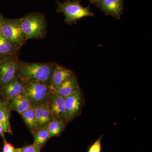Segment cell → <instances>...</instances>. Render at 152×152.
I'll return each instance as SVG.
<instances>
[{"mask_svg":"<svg viewBox=\"0 0 152 152\" xmlns=\"http://www.w3.org/2000/svg\"><path fill=\"white\" fill-rule=\"evenodd\" d=\"M0 100H1V98H0Z\"/></svg>","mask_w":152,"mask_h":152,"instance_id":"obj_26","label":"cell"},{"mask_svg":"<svg viewBox=\"0 0 152 152\" xmlns=\"http://www.w3.org/2000/svg\"><path fill=\"white\" fill-rule=\"evenodd\" d=\"M4 18L2 16V15L0 14V25H1V24L3 23V21H4Z\"/></svg>","mask_w":152,"mask_h":152,"instance_id":"obj_25","label":"cell"},{"mask_svg":"<svg viewBox=\"0 0 152 152\" xmlns=\"http://www.w3.org/2000/svg\"><path fill=\"white\" fill-rule=\"evenodd\" d=\"M11 111L8 104L0 100V123L5 128L7 133L12 134V132L10 123Z\"/></svg>","mask_w":152,"mask_h":152,"instance_id":"obj_16","label":"cell"},{"mask_svg":"<svg viewBox=\"0 0 152 152\" xmlns=\"http://www.w3.org/2000/svg\"><path fill=\"white\" fill-rule=\"evenodd\" d=\"M49 102L33 106L37 129L46 126L53 119L49 108Z\"/></svg>","mask_w":152,"mask_h":152,"instance_id":"obj_10","label":"cell"},{"mask_svg":"<svg viewBox=\"0 0 152 152\" xmlns=\"http://www.w3.org/2000/svg\"><path fill=\"white\" fill-rule=\"evenodd\" d=\"M65 98L53 94L49 102V108L53 119L62 121L66 124L69 123L64 106Z\"/></svg>","mask_w":152,"mask_h":152,"instance_id":"obj_8","label":"cell"},{"mask_svg":"<svg viewBox=\"0 0 152 152\" xmlns=\"http://www.w3.org/2000/svg\"><path fill=\"white\" fill-rule=\"evenodd\" d=\"M18 64L17 55L0 60L1 89L17 77Z\"/></svg>","mask_w":152,"mask_h":152,"instance_id":"obj_6","label":"cell"},{"mask_svg":"<svg viewBox=\"0 0 152 152\" xmlns=\"http://www.w3.org/2000/svg\"><path fill=\"white\" fill-rule=\"evenodd\" d=\"M7 104L11 110L15 111L19 114L21 113L32 107L28 98L23 94L12 98Z\"/></svg>","mask_w":152,"mask_h":152,"instance_id":"obj_14","label":"cell"},{"mask_svg":"<svg viewBox=\"0 0 152 152\" xmlns=\"http://www.w3.org/2000/svg\"><path fill=\"white\" fill-rule=\"evenodd\" d=\"M56 64L19 61L17 77L23 81H37L50 85Z\"/></svg>","mask_w":152,"mask_h":152,"instance_id":"obj_1","label":"cell"},{"mask_svg":"<svg viewBox=\"0 0 152 152\" xmlns=\"http://www.w3.org/2000/svg\"><path fill=\"white\" fill-rule=\"evenodd\" d=\"M31 133L34 138V143L40 147L41 148L50 138L47 126L37 129Z\"/></svg>","mask_w":152,"mask_h":152,"instance_id":"obj_17","label":"cell"},{"mask_svg":"<svg viewBox=\"0 0 152 152\" xmlns=\"http://www.w3.org/2000/svg\"><path fill=\"white\" fill-rule=\"evenodd\" d=\"M66 124L62 121L53 119L47 126L50 138L58 137L64 132Z\"/></svg>","mask_w":152,"mask_h":152,"instance_id":"obj_18","label":"cell"},{"mask_svg":"<svg viewBox=\"0 0 152 152\" xmlns=\"http://www.w3.org/2000/svg\"><path fill=\"white\" fill-rule=\"evenodd\" d=\"M42 148L34 143L20 148H16V152H42Z\"/></svg>","mask_w":152,"mask_h":152,"instance_id":"obj_20","label":"cell"},{"mask_svg":"<svg viewBox=\"0 0 152 152\" xmlns=\"http://www.w3.org/2000/svg\"><path fill=\"white\" fill-rule=\"evenodd\" d=\"M20 26L27 40L40 39L46 33L47 23L43 15L38 13L28 14L19 18Z\"/></svg>","mask_w":152,"mask_h":152,"instance_id":"obj_2","label":"cell"},{"mask_svg":"<svg viewBox=\"0 0 152 152\" xmlns=\"http://www.w3.org/2000/svg\"><path fill=\"white\" fill-rule=\"evenodd\" d=\"M19 114L23 118L25 124L28 127L31 132L37 129L33 106L25 111Z\"/></svg>","mask_w":152,"mask_h":152,"instance_id":"obj_19","label":"cell"},{"mask_svg":"<svg viewBox=\"0 0 152 152\" xmlns=\"http://www.w3.org/2000/svg\"><path fill=\"white\" fill-rule=\"evenodd\" d=\"M23 82L22 94L28 98L32 106L46 102L50 101L53 95L50 85L37 81L28 80Z\"/></svg>","mask_w":152,"mask_h":152,"instance_id":"obj_3","label":"cell"},{"mask_svg":"<svg viewBox=\"0 0 152 152\" xmlns=\"http://www.w3.org/2000/svg\"><path fill=\"white\" fill-rule=\"evenodd\" d=\"M102 138V135L100 136L99 138L92 145L90 146L88 152H101Z\"/></svg>","mask_w":152,"mask_h":152,"instance_id":"obj_21","label":"cell"},{"mask_svg":"<svg viewBox=\"0 0 152 152\" xmlns=\"http://www.w3.org/2000/svg\"><path fill=\"white\" fill-rule=\"evenodd\" d=\"M19 49L0 34V60L17 55Z\"/></svg>","mask_w":152,"mask_h":152,"instance_id":"obj_15","label":"cell"},{"mask_svg":"<svg viewBox=\"0 0 152 152\" xmlns=\"http://www.w3.org/2000/svg\"><path fill=\"white\" fill-rule=\"evenodd\" d=\"M0 34L20 49L27 40L20 26L19 19H4L0 25Z\"/></svg>","mask_w":152,"mask_h":152,"instance_id":"obj_5","label":"cell"},{"mask_svg":"<svg viewBox=\"0 0 152 152\" xmlns=\"http://www.w3.org/2000/svg\"><path fill=\"white\" fill-rule=\"evenodd\" d=\"M91 3L93 4H97L98 2L100 0H89Z\"/></svg>","mask_w":152,"mask_h":152,"instance_id":"obj_24","label":"cell"},{"mask_svg":"<svg viewBox=\"0 0 152 152\" xmlns=\"http://www.w3.org/2000/svg\"><path fill=\"white\" fill-rule=\"evenodd\" d=\"M24 82L18 77L2 88V95L4 101L7 103L12 98L22 94L23 90Z\"/></svg>","mask_w":152,"mask_h":152,"instance_id":"obj_11","label":"cell"},{"mask_svg":"<svg viewBox=\"0 0 152 152\" xmlns=\"http://www.w3.org/2000/svg\"><path fill=\"white\" fill-rule=\"evenodd\" d=\"M84 103L83 95L81 90L65 98V107L69 122L80 115Z\"/></svg>","mask_w":152,"mask_h":152,"instance_id":"obj_7","label":"cell"},{"mask_svg":"<svg viewBox=\"0 0 152 152\" xmlns=\"http://www.w3.org/2000/svg\"><path fill=\"white\" fill-rule=\"evenodd\" d=\"M74 74L73 72L71 70L56 64L50 85L53 92L60 85L69 79Z\"/></svg>","mask_w":152,"mask_h":152,"instance_id":"obj_12","label":"cell"},{"mask_svg":"<svg viewBox=\"0 0 152 152\" xmlns=\"http://www.w3.org/2000/svg\"><path fill=\"white\" fill-rule=\"evenodd\" d=\"M100 9L107 15L119 20L123 12V0H100L97 4Z\"/></svg>","mask_w":152,"mask_h":152,"instance_id":"obj_9","label":"cell"},{"mask_svg":"<svg viewBox=\"0 0 152 152\" xmlns=\"http://www.w3.org/2000/svg\"><path fill=\"white\" fill-rule=\"evenodd\" d=\"M4 139V146L2 152H16V148L6 141L5 138Z\"/></svg>","mask_w":152,"mask_h":152,"instance_id":"obj_22","label":"cell"},{"mask_svg":"<svg viewBox=\"0 0 152 152\" xmlns=\"http://www.w3.org/2000/svg\"><path fill=\"white\" fill-rule=\"evenodd\" d=\"M7 133V131L5 129L4 126H3L2 124L0 123V136L2 137L3 138H4L5 133Z\"/></svg>","mask_w":152,"mask_h":152,"instance_id":"obj_23","label":"cell"},{"mask_svg":"<svg viewBox=\"0 0 152 152\" xmlns=\"http://www.w3.org/2000/svg\"><path fill=\"white\" fill-rule=\"evenodd\" d=\"M80 90L77 78L74 74L55 90L53 94L66 98Z\"/></svg>","mask_w":152,"mask_h":152,"instance_id":"obj_13","label":"cell"},{"mask_svg":"<svg viewBox=\"0 0 152 152\" xmlns=\"http://www.w3.org/2000/svg\"><path fill=\"white\" fill-rule=\"evenodd\" d=\"M57 12L64 14L65 21L69 25L85 17L94 16L90 6L83 7L80 0H67L64 2L58 3Z\"/></svg>","mask_w":152,"mask_h":152,"instance_id":"obj_4","label":"cell"}]
</instances>
